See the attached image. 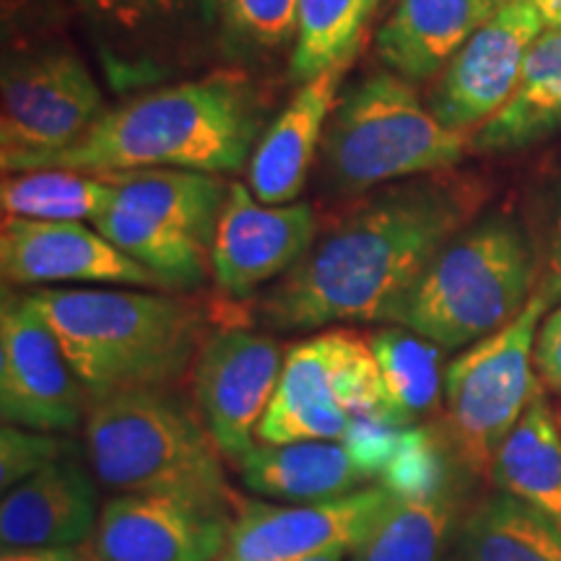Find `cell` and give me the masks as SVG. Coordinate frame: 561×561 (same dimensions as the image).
<instances>
[{"instance_id": "836d02e7", "label": "cell", "mask_w": 561, "mask_h": 561, "mask_svg": "<svg viewBox=\"0 0 561 561\" xmlns=\"http://www.w3.org/2000/svg\"><path fill=\"white\" fill-rule=\"evenodd\" d=\"M536 291H541L551 305L561 299V198L557 203V214L551 219L549 242H546L543 252V273Z\"/></svg>"}, {"instance_id": "8fae6325", "label": "cell", "mask_w": 561, "mask_h": 561, "mask_svg": "<svg viewBox=\"0 0 561 561\" xmlns=\"http://www.w3.org/2000/svg\"><path fill=\"white\" fill-rule=\"evenodd\" d=\"M276 339L248 328H224L206 335L193 362V396L201 419L227 460L255 447L257 426L268 411L284 369Z\"/></svg>"}, {"instance_id": "603a6c76", "label": "cell", "mask_w": 561, "mask_h": 561, "mask_svg": "<svg viewBox=\"0 0 561 561\" xmlns=\"http://www.w3.org/2000/svg\"><path fill=\"white\" fill-rule=\"evenodd\" d=\"M466 517L455 483L424 496L392 494L375 528L348 553V561H447Z\"/></svg>"}, {"instance_id": "d4e9b609", "label": "cell", "mask_w": 561, "mask_h": 561, "mask_svg": "<svg viewBox=\"0 0 561 561\" xmlns=\"http://www.w3.org/2000/svg\"><path fill=\"white\" fill-rule=\"evenodd\" d=\"M447 561H561V528L500 491L466 512Z\"/></svg>"}, {"instance_id": "2e32d148", "label": "cell", "mask_w": 561, "mask_h": 561, "mask_svg": "<svg viewBox=\"0 0 561 561\" xmlns=\"http://www.w3.org/2000/svg\"><path fill=\"white\" fill-rule=\"evenodd\" d=\"M0 268L5 286L110 284L167 289L157 273L144 268L96 229L81 221H42L3 216Z\"/></svg>"}, {"instance_id": "e0dca14e", "label": "cell", "mask_w": 561, "mask_h": 561, "mask_svg": "<svg viewBox=\"0 0 561 561\" xmlns=\"http://www.w3.org/2000/svg\"><path fill=\"white\" fill-rule=\"evenodd\" d=\"M96 483L87 466L68 455L19 486L3 491V546H83L100 520Z\"/></svg>"}, {"instance_id": "4316f807", "label": "cell", "mask_w": 561, "mask_h": 561, "mask_svg": "<svg viewBox=\"0 0 561 561\" xmlns=\"http://www.w3.org/2000/svg\"><path fill=\"white\" fill-rule=\"evenodd\" d=\"M91 224L125 255L157 273L167 289H198L206 280L210 250L185 231L121 206H110Z\"/></svg>"}, {"instance_id": "5bb4252c", "label": "cell", "mask_w": 561, "mask_h": 561, "mask_svg": "<svg viewBox=\"0 0 561 561\" xmlns=\"http://www.w3.org/2000/svg\"><path fill=\"white\" fill-rule=\"evenodd\" d=\"M318 240V216L307 203L268 206L248 185L231 182L214 244L210 273L216 289L244 299L263 284L286 276Z\"/></svg>"}, {"instance_id": "d6986e66", "label": "cell", "mask_w": 561, "mask_h": 561, "mask_svg": "<svg viewBox=\"0 0 561 561\" xmlns=\"http://www.w3.org/2000/svg\"><path fill=\"white\" fill-rule=\"evenodd\" d=\"M496 11V0H398L375 37L377 58L405 81H434Z\"/></svg>"}, {"instance_id": "9c48e42d", "label": "cell", "mask_w": 561, "mask_h": 561, "mask_svg": "<svg viewBox=\"0 0 561 561\" xmlns=\"http://www.w3.org/2000/svg\"><path fill=\"white\" fill-rule=\"evenodd\" d=\"M87 30L121 89L193 66L219 26V0H55Z\"/></svg>"}, {"instance_id": "8d00e7d4", "label": "cell", "mask_w": 561, "mask_h": 561, "mask_svg": "<svg viewBox=\"0 0 561 561\" xmlns=\"http://www.w3.org/2000/svg\"><path fill=\"white\" fill-rule=\"evenodd\" d=\"M343 557H348V551L335 549V551L318 553V557H305V559H291V561H343Z\"/></svg>"}, {"instance_id": "74e56055", "label": "cell", "mask_w": 561, "mask_h": 561, "mask_svg": "<svg viewBox=\"0 0 561 561\" xmlns=\"http://www.w3.org/2000/svg\"><path fill=\"white\" fill-rule=\"evenodd\" d=\"M94 561H96V559H94Z\"/></svg>"}, {"instance_id": "6da1fadb", "label": "cell", "mask_w": 561, "mask_h": 561, "mask_svg": "<svg viewBox=\"0 0 561 561\" xmlns=\"http://www.w3.org/2000/svg\"><path fill=\"white\" fill-rule=\"evenodd\" d=\"M479 182L450 172L390 182L307 250L257 307L271 331L390 320L434 255L471 224Z\"/></svg>"}, {"instance_id": "4dcf8cb0", "label": "cell", "mask_w": 561, "mask_h": 561, "mask_svg": "<svg viewBox=\"0 0 561 561\" xmlns=\"http://www.w3.org/2000/svg\"><path fill=\"white\" fill-rule=\"evenodd\" d=\"M380 483L398 496H424L455 481L450 462L434 432L424 426H405Z\"/></svg>"}, {"instance_id": "484cf974", "label": "cell", "mask_w": 561, "mask_h": 561, "mask_svg": "<svg viewBox=\"0 0 561 561\" xmlns=\"http://www.w3.org/2000/svg\"><path fill=\"white\" fill-rule=\"evenodd\" d=\"M385 385V424L405 430L432 413L445 398V348L403 325L369 335Z\"/></svg>"}, {"instance_id": "44dd1931", "label": "cell", "mask_w": 561, "mask_h": 561, "mask_svg": "<svg viewBox=\"0 0 561 561\" xmlns=\"http://www.w3.org/2000/svg\"><path fill=\"white\" fill-rule=\"evenodd\" d=\"M115 187V206L185 231L210 250L229 185L221 174L193 170H128L100 174Z\"/></svg>"}, {"instance_id": "1f68e13d", "label": "cell", "mask_w": 561, "mask_h": 561, "mask_svg": "<svg viewBox=\"0 0 561 561\" xmlns=\"http://www.w3.org/2000/svg\"><path fill=\"white\" fill-rule=\"evenodd\" d=\"M76 447L53 432L24 430V426L3 424L0 432V486L9 491L47 466L73 455Z\"/></svg>"}, {"instance_id": "277c9868", "label": "cell", "mask_w": 561, "mask_h": 561, "mask_svg": "<svg viewBox=\"0 0 561 561\" xmlns=\"http://www.w3.org/2000/svg\"><path fill=\"white\" fill-rule=\"evenodd\" d=\"M536 278V250L520 224L486 216L434 255L388 322L445 351L473 346L523 312Z\"/></svg>"}, {"instance_id": "7a4b0ae2", "label": "cell", "mask_w": 561, "mask_h": 561, "mask_svg": "<svg viewBox=\"0 0 561 561\" xmlns=\"http://www.w3.org/2000/svg\"><path fill=\"white\" fill-rule=\"evenodd\" d=\"M263 128L257 91L237 70H214L107 110L66 149L21 161L13 170L110 174L193 170L234 174L250 164Z\"/></svg>"}, {"instance_id": "ba28073f", "label": "cell", "mask_w": 561, "mask_h": 561, "mask_svg": "<svg viewBox=\"0 0 561 561\" xmlns=\"http://www.w3.org/2000/svg\"><path fill=\"white\" fill-rule=\"evenodd\" d=\"M107 112L87 62L60 45L19 47L3 60L0 164L11 174L21 161L60 151Z\"/></svg>"}, {"instance_id": "7402d4cb", "label": "cell", "mask_w": 561, "mask_h": 561, "mask_svg": "<svg viewBox=\"0 0 561 561\" xmlns=\"http://www.w3.org/2000/svg\"><path fill=\"white\" fill-rule=\"evenodd\" d=\"M561 130V30H546L533 42L520 81L491 121L473 133L481 153H510L541 144Z\"/></svg>"}, {"instance_id": "3957f363", "label": "cell", "mask_w": 561, "mask_h": 561, "mask_svg": "<svg viewBox=\"0 0 561 561\" xmlns=\"http://www.w3.org/2000/svg\"><path fill=\"white\" fill-rule=\"evenodd\" d=\"M32 294L91 401L170 388L206 341L193 299L130 289Z\"/></svg>"}, {"instance_id": "d590c367", "label": "cell", "mask_w": 561, "mask_h": 561, "mask_svg": "<svg viewBox=\"0 0 561 561\" xmlns=\"http://www.w3.org/2000/svg\"><path fill=\"white\" fill-rule=\"evenodd\" d=\"M496 3H500L502 9V5L515 3V0H496ZM528 3H533L538 11H541V16L549 30H561V0H528Z\"/></svg>"}, {"instance_id": "ac0fdd59", "label": "cell", "mask_w": 561, "mask_h": 561, "mask_svg": "<svg viewBox=\"0 0 561 561\" xmlns=\"http://www.w3.org/2000/svg\"><path fill=\"white\" fill-rule=\"evenodd\" d=\"M341 81L343 66L301 83L294 100L265 128L248 164V185L257 201L286 206L305 191L328 121L339 104Z\"/></svg>"}, {"instance_id": "f1b7e54d", "label": "cell", "mask_w": 561, "mask_h": 561, "mask_svg": "<svg viewBox=\"0 0 561 561\" xmlns=\"http://www.w3.org/2000/svg\"><path fill=\"white\" fill-rule=\"evenodd\" d=\"M3 216L42 221H94L115 206V187L100 174L32 170L5 174L0 187Z\"/></svg>"}, {"instance_id": "9a60e30c", "label": "cell", "mask_w": 561, "mask_h": 561, "mask_svg": "<svg viewBox=\"0 0 561 561\" xmlns=\"http://www.w3.org/2000/svg\"><path fill=\"white\" fill-rule=\"evenodd\" d=\"M392 491L382 483L328 502H248L237 512L221 561H291L354 549L375 528Z\"/></svg>"}, {"instance_id": "7c38bea8", "label": "cell", "mask_w": 561, "mask_h": 561, "mask_svg": "<svg viewBox=\"0 0 561 561\" xmlns=\"http://www.w3.org/2000/svg\"><path fill=\"white\" fill-rule=\"evenodd\" d=\"M231 504L178 494H121L100 512L96 561H221L237 515Z\"/></svg>"}, {"instance_id": "f546056e", "label": "cell", "mask_w": 561, "mask_h": 561, "mask_svg": "<svg viewBox=\"0 0 561 561\" xmlns=\"http://www.w3.org/2000/svg\"><path fill=\"white\" fill-rule=\"evenodd\" d=\"M299 0H219L224 45L240 58H268L294 47Z\"/></svg>"}, {"instance_id": "30bf717a", "label": "cell", "mask_w": 561, "mask_h": 561, "mask_svg": "<svg viewBox=\"0 0 561 561\" xmlns=\"http://www.w3.org/2000/svg\"><path fill=\"white\" fill-rule=\"evenodd\" d=\"M91 396L34 294H3L0 310V413L3 424L68 434L83 426Z\"/></svg>"}, {"instance_id": "e575fe53", "label": "cell", "mask_w": 561, "mask_h": 561, "mask_svg": "<svg viewBox=\"0 0 561 561\" xmlns=\"http://www.w3.org/2000/svg\"><path fill=\"white\" fill-rule=\"evenodd\" d=\"M0 561H94L89 546H3Z\"/></svg>"}, {"instance_id": "ffe728a7", "label": "cell", "mask_w": 561, "mask_h": 561, "mask_svg": "<svg viewBox=\"0 0 561 561\" xmlns=\"http://www.w3.org/2000/svg\"><path fill=\"white\" fill-rule=\"evenodd\" d=\"M240 473L252 494L294 504L339 500L375 483L343 442H261L240 460Z\"/></svg>"}, {"instance_id": "5b68a950", "label": "cell", "mask_w": 561, "mask_h": 561, "mask_svg": "<svg viewBox=\"0 0 561 561\" xmlns=\"http://www.w3.org/2000/svg\"><path fill=\"white\" fill-rule=\"evenodd\" d=\"M83 439L91 473L112 491L231 504L221 450L170 388L91 401Z\"/></svg>"}, {"instance_id": "4fadbf2b", "label": "cell", "mask_w": 561, "mask_h": 561, "mask_svg": "<svg viewBox=\"0 0 561 561\" xmlns=\"http://www.w3.org/2000/svg\"><path fill=\"white\" fill-rule=\"evenodd\" d=\"M546 30L528 0L502 5L434 79L426 107L447 130H479L507 104L533 42Z\"/></svg>"}, {"instance_id": "52a82bcc", "label": "cell", "mask_w": 561, "mask_h": 561, "mask_svg": "<svg viewBox=\"0 0 561 561\" xmlns=\"http://www.w3.org/2000/svg\"><path fill=\"white\" fill-rule=\"evenodd\" d=\"M551 301L536 291L523 312L476 341L445 367L447 434L462 466L489 473L502 442L528 411L538 388L536 339Z\"/></svg>"}, {"instance_id": "8992f818", "label": "cell", "mask_w": 561, "mask_h": 561, "mask_svg": "<svg viewBox=\"0 0 561 561\" xmlns=\"http://www.w3.org/2000/svg\"><path fill=\"white\" fill-rule=\"evenodd\" d=\"M471 138L447 130L411 81L375 70L335 104L322 136L320 182L348 198L377 185L453 170Z\"/></svg>"}, {"instance_id": "83f0119b", "label": "cell", "mask_w": 561, "mask_h": 561, "mask_svg": "<svg viewBox=\"0 0 561 561\" xmlns=\"http://www.w3.org/2000/svg\"><path fill=\"white\" fill-rule=\"evenodd\" d=\"M382 0H299L289 73L307 83L346 66Z\"/></svg>"}, {"instance_id": "cb8c5ba5", "label": "cell", "mask_w": 561, "mask_h": 561, "mask_svg": "<svg viewBox=\"0 0 561 561\" xmlns=\"http://www.w3.org/2000/svg\"><path fill=\"white\" fill-rule=\"evenodd\" d=\"M489 476L502 494L515 496L561 528V430L541 390L502 442Z\"/></svg>"}, {"instance_id": "d6a6232c", "label": "cell", "mask_w": 561, "mask_h": 561, "mask_svg": "<svg viewBox=\"0 0 561 561\" xmlns=\"http://www.w3.org/2000/svg\"><path fill=\"white\" fill-rule=\"evenodd\" d=\"M536 369L546 388L561 392V307L541 322L536 339Z\"/></svg>"}]
</instances>
